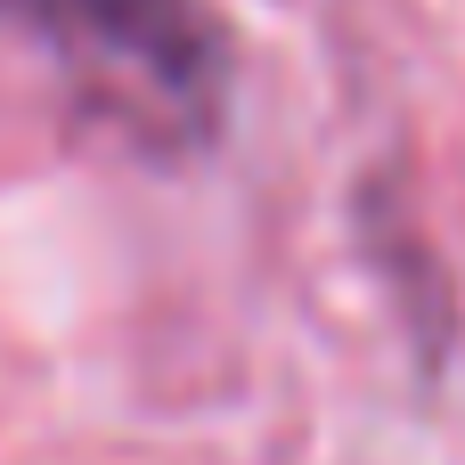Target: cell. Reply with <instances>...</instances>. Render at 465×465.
<instances>
[{"instance_id":"obj_1","label":"cell","mask_w":465,"mask_h":465,"mask_svg":"<svg viewBox=\"0 0 465 465\" xmlns=\"http://www.w3.org/2000/svg\"><path fill=\"white\" fill-rule=\"evenodd\" d=\"M57 82L139 155H204L237 98V41L204 0H0Z\"/></svg>"}]
</instances>
